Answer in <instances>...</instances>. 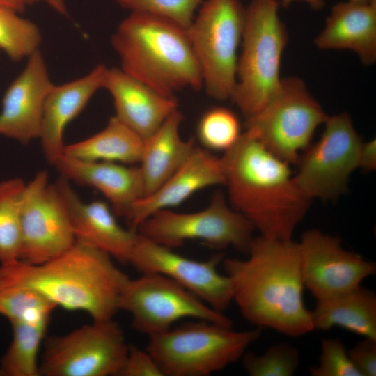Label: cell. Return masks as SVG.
<instances>
[{"label":"cell","mask_w":376,"mask_h":376,"mask_svg":"<svg viewBox=\"0 0 376 376\" xmlns=\"http://www.w3.org/2000/svg\"><path fill=\"white\" fill-rule=\"evenodd\" d=\"M278 0H251L238 56L236 85L231 97L245 119L260 111L278 90L282 54L288 34L279 15Z\"/></svg>","instance_id":"5"},{"label":"cell","mask_w":376,"mask_h":376,"mask_svg":"<svg viewBox=\"0 0 376 376\" xmlns=\"http://www.w3.org/2000/svg\"><path fill=\"white\" fill-rule=\"evenodd\" d=\"M359 167L366 171H373L376 168V141L372 139L362 142L359 155Z\"/></svg>","instance_id":"36"},{"label":"cell","mask_w":376,"mask_h":376,"mask_svg":"<svg viewBox=\"0 0 376 376\" xmlns=\"http://www.w3.org/2000/svg\"><path fill=\"white\" fill-rule=\"evenodd\" d=\"M314 44L324 50L352 51L362 64L373 65L376 61V4L347 0L335 4Z\"/></svg>","instance_id":"22"},{"label":"cell","mask_w":376,"mask_h":376,"mask_svg":"<svg viewBox=\"0 0 376 376\" xmlns=\"http://www.w3.org/2000/svg\"><path fill=\"white\" fill-rule=\"evenodd\" d=\"M244 260L226 258L223 267L242 316L258 327L298 337L314 330L304 304L299 242L259 235Z\"/></svg>","instance_id":"1"},{"label":"cell","mask_w":376,"mask_h":376,"mask_svg":"<svg viewBox=\"0 0 376 376\" xmlns=\"http://www.w3.org/2000/svg\"><path fill=\"white\" fill-rule=\"evenodd\" d=\"M239 120L229 109L211 108L200 118L197 136L205 149L226 152L232 148L241 136Z\"/></svg>","instance_id":"30"},{"label":"cell","mask_w":376,"mask_h":376,"mask_svg":"<svg viewBox=\"0 0 376 376\" xmlns=\"http://www.w3.org/2000/svg\"><path fill=\"white\" fill-rule=\"evenodd\" d=\"M350 1L357 2V3H371L376 4V0H347Z\"/></svg>","instance_id":"40"},{"label":"cell","mask_w":376,"mask_h":376,"mask_svg":"<svg viewBox=\"0 0 376 376\" xmlns=\"http://www.w3.org/2000/svg\"><path fill=\"white\" fill-rule=\"evenodd\" d=\"M347 353L361 376L376 375V340L363 338Z\"/></svg>","instance_id":"35"},{"label":"cell","mask_w":376,"mask_h":376,"mask_svg":"<svg viewBox=\"0 0 376 376\" xmlns=\"http://www.w3.org/2000/svg\"><path fill=\"white\" fill-rule=\"evenodd\" d=\"M245 21L240 0H204L186 29L198 62L203 88L217 100L230 99Z\"/></svg>","instance_id":"7"},{"label":"cell","mask_w":376,"mask_h":376,"mask_svg":"<svg viewBox=\"0 0 376 376\" xmlns=\"http://www.w3.org/2000/svg\"><path fill=\"white\" fill-rule=\"evenodd\" d=\"M21 229L20 260L30 264L49 261L76 242L67 209L46 171H38L26 183Z\"/></svg>","instance_id":"13"},{"label":"cell","mask_w":376,"mask_h":376,"mask_svg":"<svg viewBox=\"0 0 376 376\" xmlns=\"http://www.w3.org/2000/svg\"><path fill=\"white\" fill-rule=\"evenodd\" d=\"M49 320L10 323L13 338L0 361V376H40L38 354Z\"/></svg>","instance_id":"26"},{"label":"cell","mask_w":376,"mask_h":376,"mask_svg":"<svg viewBox=\"0 0 376 376\" xmlns=\"http://www.w3.org/2000/svg\"><path fill=\"white\" fill-rule=\"evenodd\" d=\"M183 115L178 110L144 141L139 170L143 185V196L155 191L188 159L195 147L194 139H182L180 127Z\"/></svg>","instance_id":"23"},{"label":"cell","mask_w":376,"mask_h":376,"mask_svg":"<svg viewBox=\"0 0 376 376\" xmlns=\"http://www.w3.org/2000/svg\"><path fill=\"white\" fill-rule=\"evenodd\" d=\"M318 141L309 146L297 162L294 175L302 193L311 201H329L345 193L352 173L359 168L362 141L350 116H328Z\"/></svg>","instance_id":"12"},{"label":"cell","mask_w":376,"mask_h":376,"mask_svg":"<svg viewBox=\"0 0 376 376\" xmlns=\"http://www.w3.org/2000/svg\"><path fill=\"white\" fill-rule=\"evenodd\" d=\"M312 376H361L352 363L343 342L322 338L318 364L310 368Z\"/></svg>","instance_id":"33"},{"label":"cell","mask_w":376,"mask_h":376,"mask_svg":"<svg viewBox=\"0 0 376 376\" xmlns=\"http://www.w3.org/2000/svg\"><path fill=\"white\" fill-rule=\"evenodd\" d=\"M129 350L113 319L93 320L70 333L47 339L42 376H118Z\"/></svg>","instance_id":"11"},{"label":"cell","mask_w":376,"mask_h":376,"mask_svg":"<svg viewBox=\"0 0 376 376\" xmlns=\"http://www.w3.org/2000/svg\"><path fill=\"white\" fill-rule=\"evenodd\" d=\"M328 116L304 81L291 76L281 79L274 96L244 125L276 156L297 164Z\"/></svg>","instance_id":"8"},{"label":"cell","mask_w":376,"mask_h":376,"mask_svg":"<svg viewBox=\"0 0 376 376\" xmlns=\"http://www.w3.org/2000/svg\"><path fill=\"white\" fill-rule=\"evenodd\" d=\"M103 88L113 98L114 116L143 141L178 110L175 97L159 93L120 68L107 67Z\"/></svg>","instance_id":"19"},{"label":"cell","mask_w":376,"mask_h":376,"mask_svg":"<svg viewBox=\"0 0 376 376\" xmlns=\"http://www.w3.org/2000/svg\"><path fill=\"white\" fill-rule=\"evenodd\" d=\"M54 184L67 209L76 241L128 263L138 231L122 227L105 202L84 203L66 179L60 176Z\"/></svg>","instance_id":"17"},{"label":"cell","mask_w":376,"mask_h":376,"mask_svg":"<svg viewBox=\"0 0 376 376\" xmlns=\"http://www.w3.org/2000/svg\"><path fill=\"white\" fill-rule=\"evenodd\" d=\"M254 230L251 222L228 205L224 194L217 191L203 210L189 213L159 210L145 220L137 231L171 249L187 240H198L214 249L232 246L247 254Z\"/></svg>","instance_id":"9"},{"label":"cell","mask_w":376,"mask_h":376,"mask_svg":"<svg viewBox=\"0 0 376 376\" xmlns=\"http://www.w3.org/2000/svg\"><path fill=\"white\" fill-rule=\"evenodd\" d=\"M107 66L97 65L79 79L53 85L43 108L38 139L47 161L52 166L63 155V133L68 124L85 108L103 84Z\"/></svg>","instance_id":"20"},{"label":"cell","mask_w":376,"mask_h":376,"mask_svg":"<svg viewBox=\"0 0 376 376\" xmlns=\"http://www.w3.org/2000/svg\"><path fill=\"white\" fill-rule=\"evenodd\" d=\"M25 0H0V6L11 9L18 13H23L26 7Z\"/></svg>","instance_id":"39"},{"label":"cell","mask_w":376,"mask_h":376,"mask_svg":"<svg viewBox=\"0 0 376 376\" xmlns=\"http://www.w3.org/2000/svg\"><path fill=\"white\" fill-rule=\"evenodd\" d=\"M280 5L283 7L288 8L290 5L295 1H301L308 5V6L313 10H321L324 8L325 5L324 0H278Z\"/></svg>","instance_id":"38"},{"label":"cell","mask_w":376,"mask_h":376,"mask_svg":"<svg viewBox=\"0 0 376 376\" xmlns=\"http://www.w3.org/2000/svg\"><path fill=\"white\" fill-rule=\"evenodd\" d=\"M260 329L235 331L201 320L150 336L146 350L164 376H207L241 359Z\"/></svg>","instance_id":"6"},{"label":"cell","mask_w":376,"mask_h":376,"mask_svg":"<svg viewBox=\"0 0 376 376\" xmlns=\"http://www.w3.org/2000/svg\"><path fill=\"white\" fill-rule=\"evenodd\" d=\"M111 43L120 68L159 93L175 97L203 88L201 68L185 29L152 15L131 12Z\"/></svg>","instance_id":"4"},{"label":"cell","mask_w":376,"mask_h":376,"mask_svg":"<svg viewBox=\"0 0 376 376\" xmlns=\"http://www.w3.org/2000/svg\"><path fill=\"white\" fill-rule=\"evenodd\" d=\"M19 14L0 6V49L13 61L27 59L42 42L38 26Z\"/></svg>","instance_id":"28"},{"label":"cell","mask_w":376,"mask_h":376,"mask_svg":"<svg viewBox=\"0 0 376 376\" xmlns=\"http://www.w3.org/2000/svg\"><path fill=\"white\" fill-rule=\"evenodd\" d=\"M118 376H164V374L147 350L129 345L127 357Z\"/></svg>","instance_id":"34"},{"label":"cell","mask_w":376,"mask_h":376,"mask_svg":"<svg viewBox=\"0 0 376 376\" xmlns=\"http://www.w3.org/2000/svg\"><path fill=\"white\" fill-rule=\"evenodd\" d=\"M26 5H31L36 3H45L57 13L67 16L68 13L64 0H25Z\"/></svg>","instance_id":"37"},{"label":"cell","mask_w":376,"mask_h":376,"mask_svg":"<svg viewBox=\"0 0 376 376\" xmlns=\"http://www.w3.org/2000/svg\"><path fill=\"white\" fill-rule=\"evenodd\" d=\"M56 306L36 290L22 286H0V314L10 323L49 320Z\"/></svg>","instance_id":"29"},{"label":"cell","mask_w":376,"mask_h":376,"mask_svg":"<svg viewBox=\"0 0 376 376\" xmlns=\"http://www.w3.org/2000/svg\"><path fill=\"white\" fill-rule=\"evenodd\" d=\"M0 52H1V49H0Z\"/></svg>","instance_id":"41"},{"label":"cell","mask_w":376,"mask_h":376,"mask_svg":"<svg viewBox=\"0 0 376 376\" xmlns=\"http://www.w3.org/2000/svg\"><path fill=\"white\" fill-rule=\"evenodd\" d=\"M220 159L230 206L260 235L292 240L311 201L297 186L290 164L246 130Z\"/></svg>","instance_id":"2"},{"label":"cell","mask_w":376,"mask_h":376,"mask_svg":"<svg viewBox=\"0 0 376 376\" xmlns=\"http://www.w3.org/2000/svg\"><path fill=\"white\" fill-rule=\"evenodd\" d=\"M242 361L250 376H292L299 367V354L292 345L279 343L262 354L246 352Z\"/></svg>","instance_id":"31"},{"label":"cell","mask_w":376,"mask_h":376,"mask_svg":"<svg viewBox=\"0 0 376 376\" xmlns=\"http://www.w3.org/2000/svg\"><path fill=\"white\" fill-rule=\"evenodd\" d=\"M143 146L139 135L113 116L102 130L65 145L63 155L82 161L132 164L140 162Z\"/></svg>","instance_id":"25"},{"label":"cell","mask_w":376,"mask_h":376,"mask_svg":"<svg viewBox=\"0 0 376 376\" xmlns=\"http://www.w3.org/2000/svg\"><path fill=\"white\" fill-rule=\"evenodd\" d=\"M53 85L38 49L27 58L23 70L5 91L0 110V136L24 145L38 139L45 102Z\"/></svg>","instance_id":"16"},{"label":"cell","mask_w":376,"mask_h":376,"mask_svg":"<svg viewBox=\"0 0 376 376\" xmlns=\"http://www.w3.org/2000/svg\"><path fill=\"white\" fill-rule=\"evenodd\" d=\"M221 159L195 147L185 162L150 194L138 200L125 217L129 228L139 226L155 212L179 205L196 192L224 185Z\"/></svg>","instance_id":"18"},{"label":"cell","mask_w":376,"mask_h":376,"mask_svg":"<svg viewBox=\"0 0 376 376\" xmlns=\"http://www.w3.org/2000/svg\"><path fill=\"white\" fill-rule=\"evenodd\" d=\"M311 311L314 329L339 327L376 340V294L361 285L337 295L317 300Z\"/></svg>","instance_id":"24"},{"label":"cell","mask_w":376,"mask_h":376,"mask_svg":"<svg viewBox=\"0 0 376 376\" xmlns=\"http://www.w3.org/2000/svg\"><path fill=\"white\" fill-rule=\"evenodd\" d=\"M60 176L80 185L93 187L110 202L116 217H125L134 204L143 197L139 166L113 162L82 161L63 155L54 164Z\"/></svg>","instance_id":"21"},{"label":"cell","mask_w":376,"mask_h":376,"mask_svg":"<svg viewBox=\"0 0 376 376\" xmlns=\"http://www.w3.org/2000/svg\"><path fill=\"white\" fill-rule=\"evenodd\" d=\"M123 8L159 17L187 29L204 0H115Z\"/></svg>","instance_id":"32"},{"label":"cell","mask_w":376,"mask_h":376,"mask_svg":"<svg viewBox=\"0 0 376 376\" xmlns=\"http://www.w3.org/2000/svg\"><path fill=\"white\" fill-rule=\"evenodd\" d=\"M223 258V253H217L206 260H192L139 233L128 263L142 274L156 273L173 279L212 308L223 312L233 300L234 294L229 276L217 270Z\"/></svg>","instance_id":"14"},{"label":"cell","mask_w":376,"mask_h":376,"mask_svg":"<svg viewBox=\"0 0 376 376\" xmlns=\"http://www.w3.org/2000/svg\"><path fill=\"white\" fill-rule=\"evenodd\" d=\"M119 310L129 313L132 327L149 337L164 332L176 321L194 318L232 327V320L173 279L156 273L129 278L119 299Z\"/></svg>","instance_id":"10"},{"label":"cell","mask_w":376,"mask_h":376,"mask_svg":"<svg viewBox=\"0 0 376 376\" xmlns=\"http://www.w3.org/2000/svg\"><path fill=\"white\" fill-rule=\"evenodd\" d=\"M128 279L108 253L77 241L41 264L19 259L0 266V286L31 288L56 307L85 312L94 321L113 319Z\"/></svg>","instance_id":"3"},{"label":"cell","mask_w":376,"mask_h":376,"mask_svg":"<svg viewBox=\"0 0 376 376\" xmlns=\"http://www.w3.org/2000/svg\"><path fill=\"white\" fill-rule=\"evenodd\" d=\"M299 245L304 285L316 300L356 288L376 272L374 262L345 249L338 237L320 230L305 231Z\"/></svg>","instance_id":"15"},{"label":"cell","mask_w":376,"mask_h":376,"mask_svg":"<svg viewBox=\"0 0 376 376\" xmlns=\"http://www.w3.org/2000/svg\"><path fill=\"white\" fill-rule=\"evenodd\" d=\"M26 183L20 178L0 182V263L20 259L22 246L21 211Z\"/></svg>","instance_id":"27"}]
</instances>
